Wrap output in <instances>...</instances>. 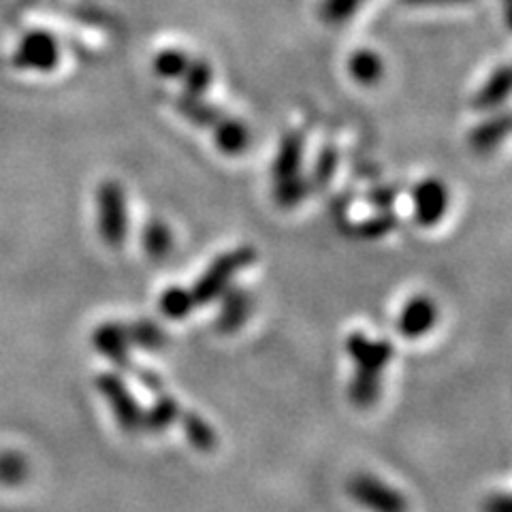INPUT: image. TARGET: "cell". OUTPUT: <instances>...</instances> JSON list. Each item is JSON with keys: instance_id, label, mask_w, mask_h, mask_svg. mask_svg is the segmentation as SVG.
<instances>
[{"instance_id": "ffe728a7", "label": "cell", "mask_w": 512, "mask_h": 512, "mask_svg": "<svg viewBox=\"0 0 512 512\" xmlns=\"http://www.w3.org/2000/svg\"><path fill=\"white\" fill-rule=\"evenodd\" d=\"M192 58H188L182 50H163L154 58V71L163 79H182L186 73L188 64Z\"/></svg>"}, {"instance_id": "44dd1931", "label": "cell", "mask_w": 512, "mask_h": 512, "mask_svg": "<svg viewBox=\"0 0 512 512\" xmlns=\"http://www.w3.org/2000/svg\"><path fill=\"white\" fill-rule=\"evenodd\" d=\"M212 79H214V71L205 60H190L186 73L182 75L186 94H195V96H201L203 92H207V88L212 86Z\"/></svg>"}, {"instance_id": "5bb4252c", "label": "cell", "mask_w": 512, "mask_h": 512, "mask_svg": "<svg viewBox=\"0 0 512 512\" xmlns=\"http://www.w3.org/2000/svg\"><path fill=\"white\" fill-rule=\"evenodd\" d=\"M348 73L361 86H374L384 75V62L372 50H359L348 58Z\"/></svg>"}, {"instance_id": "4fadbf2b", "label": "cell", "mask_w": 512, "mask_h": 512, "mask_svg": "<svg viewBox=\"0 0 512 512\" xmlns=\"http://www.w3.org/2000/svg\"><path fill=\"white\" fill-rule=\"evenodd\" d=\"M510 94V69L500 67L495 73H491V77L485 82V86L476 92V96L472 99V107L478 111H489L506 103Z\"/></svg>"}, {"instance_id": "52a82bcc", "label": "cell", "mask_w": 512, "mask_h": 512, "mask_svg": "<svg viewBox=\"0 0 512 512\" xmlns=\"http://www.w3.org/2000/svg\"><path fill=\"white\" fill-rule=\"evenodd\" d=\"M436 320H438L436 301L425 295H416L410 301H406L402 314H399L397 327L404 338L419 340L436 327Z\"/></svg>"}, {"instance_id": "7402d4cb", "label": "cell", "mask_w": 512, "mask_h": 512, "mask_svg": "<svg viewBox=\"0 0 512 512\" xmlns=\"http://www.w3.org/2000/svg\"><path fill=\"white\" fill-rule=\"evenodd\" d=\"M26 58L30 64H35V67L50 69V67H54V62L58 58L56 43L43 35L32 37L26 45Z\"/></svg>"}, {"instance_id": "cb8c5ba5", "label": "cell", "mask_w": 512, "mask_h": 512, "mask_svg": "<svg viewBox=\"0 0 512 512\" xmlns=\"http://www.w3.org/2000/svg\"><path fill=\"white\" fill-rule=\"evenodd\" d=\"M365 0H323L320 5V18L329 24L348 22L355 15Z\"/></svg>"}, {"instance_id": "7a4b0ae2", "label": "cell", "mask_w": 512, "mask_h": 512, "mask_svg": "<svg viewBox=\"0 0 512 512\" xmlns=\"http://www.w3.org/2000/svg\"><path fill=\"white\" fill-rule=\"evenodd\" d=\"M254 261H256V250L252 246H239L216 256L212 265L207 267L205 274L192 284V288H188V295L192 299L195 310L199 306H207V303L220 299V295L231 286L233 278L239 274V271L250 267Z\"/></svg>"}, {"instance_id": "7c38bea8", "label": "cell", "mask_w": 512, "mask_h": 512, "mask_svg": "<svg viewBox=\"0 0 512 512\" xmlns=\"http://www.w3.org/2000/svg\"><path fill=\"white\" fill-rule=\"evenodd\" d=\"M508 133H510V118H508V114H502L498 118H491V120H487V122L472 128L470 137H468L470 148L476 154H489V152H493L495 148H498L500 143H504Z\"/></svg>"}, {"instance_id": "603a6c76", "label": "cell", "mask_w": 512, "mask_h": 512, "mask_svg": "<svg viewBox=\"0 0 512 512\" xmlns=\"http://www.w3.org/2000/svg\"><path fill=\"white\" fill-rule=\"evenodd\" d=\"M395 227H397V216L389 210H384L374 218L359 222L355 227V235L361 239H380L384 235H389Z\"/></svg>"}, {"instance_id": "ba28073f", "label": "cell", "mask_w": 512, "mask_h": 512, "mask_svg": "<svg viewBox=\"0 0 512 512\" xmlns=\"http://www.w3.org/2000/svg\"><path fill=\"white\" fill-rule=\"evenodd\" d=\"M92 344L101 352V355L114 363L120 374L128 370V365L133 363L131 359V344H128L126 331L122 323H105L92 333Z\"/></svg>"}, {"instance_id": "5b68a950", "label": "cell", "mask_w": 512, "mask_h": 512, "mask_svg": "<svg viewBox=\"0 0 512 512\" xmlns=\"http://www.w3.org/2000/svg\"><path fill=\"white\" fill-rule=\"evenodd\" d=\"M346 489L352 500L370 512H408L406 495L370 472L352 474Z\"/></svg>"}, {"instance_id": "277c9868", "label": "cell", "mask_w": 512, "mask_h": 512, "mask_svg": "<svg viewBox=\"0 0 512 512\" xmlns=\"http://www.w3.org/2000/svg\"><path fill=\"white\" fill-rule=\"evenodd\" d=\"M96 389L103 395L116 423L126 434H141L146 431V408L128 389L126 380L116 372H103L96 376Z\"/></svg>"}, {"instance_id": "83f0119b", "label": "cell", "mask_w": 512, "mask_h": 512, "mask_svg": "<svg viewBox=\"0 0 512 512\" xmlns=\"http://www.w3.org/2000/svg\"><path fill=\"white\" fill-rule=\"evenodd\" d=\"M402 3L410 7H448V5L470 3V0H402Z\"/></svg>"}, {"instance_id": "9c48e42d", "label": "cell", "mask_w": 512, "mask_h": 512, "mask_svg": "<svg viewBox=\"0 0 512 512\" xmlns=\"http://www.w3.org/2000/svg\"><path fill=\"white\" fill-rule=\"evenodd\" d=\"M222 306L218 310V318H216V327L222 333H235L244 327L246 318L252 312V299L250 295L244 291V288H227L220 295Z\"/></svg>"}, {"instance_id": "8fae6325", "label": "cell", "mask_w": 512, "mask_h": 512, "mask_svg": "<svg viewBox=\"0 0 512 512\" xmlns=\"http://www.w3.org/2000/svg\"><path fill=\"white\" fill-rule=\"evenodd\" d=\"M212 133L216 148L227 156H239L250 148L252 135L250 128L242 120L222 116V120L212 128Z\"/></svg>"}, {"instance_id": "9a60e30c", "label": "cell", "mask_w": 512, "mask_h": 512, "mask_svg": "<svg viewBox=\"0 0 512 512\" xmlns=\"http://www.w3.org/2000/svg\"><path fill=\"white\" fill-rule=\"evenodd\" d=\"M173 105L186 120H190L192 124H197L201 128H214L224 116V114H220L216 107L203 103L199 96H195V94L175 96Z\"/></svg>"}, {"instance_id": "d4e9b609", "label": "cell", "mask_w": 512, "mask_h": 512, "mask_svg": "<svg viewBox=\"0 0 512 512\" xmlns=\"http://www.w3.org/2000/svg\"><path fill=\"white\" fill-rule=\"evenodd\" d=\"M335 169H338V152H335V148L327 146L323 148V152H320L318 160H316V167H314V186L316 188H325L335 175Z\"/></svg>"}, {"instance_id": "30bf717a", "label": "cell", "mask_w": 512, "mask_h": 512, "mask_svg": "<svg viewBox=\"0 0 512 512\" xmlns=\"http://www.w3.org/2000/svg\"><path fill=\"white\" fill-rule=\"evenodd\" d=\"M301 160H303V135L301 133H288L282 143L278 156L271 167V178L274 184L301 178Z\"/></svg>"}, {"instance_id": "3957f363", "label": "cell", "mask_w": 512, "mask_h": 512, "mask_svg": "<svg viewBox=\"0 0 512 512\" xmlns=\"http://www.w3.org/2000/svg\"><path fill=\"white\" fill-rule=\"evenodd\" d=\"M96 229L109 248H122L128 237V207L122 184L107 180L96 190Z\"/></svg>"}, {"instance_id": "8992f818", "label": "cell", "mask_w": 512, "mask_h": 512, "mask_svg": "<svg viewBox=\"0 0 512 512\" xmlns=\"http://www.w3.org/2000/svg\"><path fill=\"white\" fill-rule=\"evenodd\" d=\"M414 218L421 227H436L448 212V188L438 178L421 180L412 190Z\"/></svg>"}, {"instance_id": "4316f807", "label": "cell", "mask_w": 512, "mask_h": 512, "mask_svg": "<svg viewBox=\"0 0 512 512\" xmlns=\"http://www.w3.org/2000/svg\"><path fill=\"white\" fill-rule=\"evenodd\" d=\"M485 512H510V495L508 493H493L485 502Z\"/></svg>"}, {"instance_id": "d6986e66", "label": "cell", "mask_w": 512, "mask_h": 512, "mask_svg": "<svg viewBox=\"0 0 512 512\" xmlns=\"http://www.w3.org/2000/svg\"><path fill=\"white\" fill-rule=\"evenodd\" d=\"M160 312H163L171 320H180L186 318L195 306H192V299L188 295V288L182 286H171L167 291L160 295Z\"/></svg>"}, {"instance_id": "e0dca14e", "label": "cell", "mask_w": 512, "mask_h": 512, "mask_svg": "<svg viewBox=\"0 0 512 512\" xmlns=\"http://www.w3.org/2000/svg\"><path fill=\"white\" fill-rule=\"evenodd\" d=\"M173 248V233L163 220H150L143 229V250L148 252L150 259H165Z\"/></svg>"}, {"instance_id": "2e32d148", "label": "cell", "mask_w": 512, "mask_h": 512, "mask_svg": "<svg viewBox=\"0 0 512 512\" xmlns=\"http://www.w3.org/2000/svg\"><path fill=\"white\" fill-rule=\"evenodd\" d=\"M124 331H126L128 344L137 346L141 350H160L167 344V333L163 331V327L152 323L148 318L135 320L131 325H124Z\"/></svg>"}, {"instance_id": "484cf974", "label": "cell", "mask_w": 512, "mask_h": 512, "mask_svg": "<svg viewBox=\"0 0 512 512\" xmlns=\"http://www.w3.org/2000/svg\"><path fill=\"white\" fill-rule=\"evenodd\" d=\"M395 197H397V190L395 188H378V190H374L372 195H370V203L380 207V210H389V207L395 201Z\"/></svg>"}, {"instance_id": "ac0fdd59", "label": "cell", "mask_w": 512, "mask_h": 512, "mask_svg": "<svg viewBox=\"0 0 512 512\" xmlns=\"http://www.w3.org/2000/svg\"><path fill=\"white\" fill-rule=\"evenodd\" d=\"M30 476V463L18 451L0 453V485L3 487H20Z\"/></svg>"}, {"instance_id": "f1b7e54d", "label": "cell", "mask_w": 512, "mask_h": 512, "mask_svg": "<svg viewBox=\"0 0 512 512\" xmlns=\"http://www.w3.org/2000/svg\"><path fill=\"white\" fill-rule=\"evenodd\" d=\"M504 3H510V0H504Z\"/></svg>"}, {"instance_id": "6da1fadb", "label": "cell", "mask_w": 512, "mask_h": 512, "mask_svg": "<svg viewBox=\"0 0 512 512\" xmlns=\"http://www.w3.org/2000/svg\"><path fill=\"white\" fill-rule=\"evenodd\" d=\"M346 352L355 363V376L348 384V397L357 408H372L382 393V372L391 363L395 348L389 340H372L365 333L348 335Z\"/></svg>"}]
</instances>
